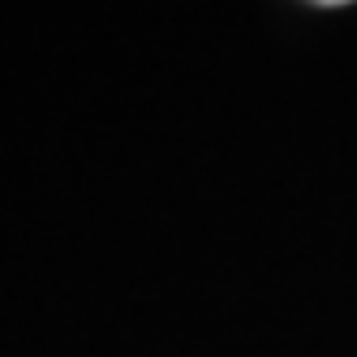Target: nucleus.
Returning <instances> with one entry per match:
<instances>
[{
  "label": "nucleus",
  "mask_w": 357,
  "mask_h": 357,
  "mask_svg": "<svg viewBox=\"0 0 357 357\" xmlns=\"http://www.w3.org/2000/svg\"><path fill=\"white\" fill-rule=\"evenodd\" d=\"M310 5H319V9H336V5H353V0H310Z\"/></svg>",
  "instance_id": "obj_1"
}]
</instances>
